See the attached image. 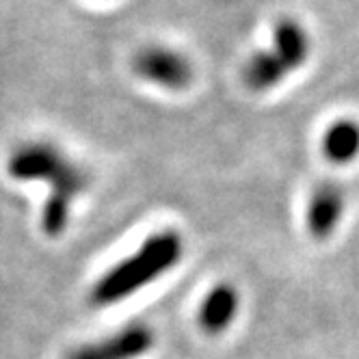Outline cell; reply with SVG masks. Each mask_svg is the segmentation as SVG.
<instances>
[{
  "mask_svg": "<svg viewBox=\"0 0 359 359\" xmlns=\"http://www.w3.org/2000/svg\"><path fill=\"white\" fill-rule=\"evenodd\" d=\"M325 158L336 167H346L359 158V121L353 117L333 119L320 139Z\"/></svg>",
  "mask_w": 359,
  "mask_h": 359,
  "instance_id": "8",
  "label": "cell"
},
{
  "mask_svg": "<svg viewBox=\"0 0 359 359\" xmlns=\"http://www.w3.org/2000/svg\"><path fill=\"white\" fill-rule=\"evenodd\" d=\"M9 173L20 182H43L50 187L41 212V229L50 238H59L69 223L72 203L87 184V171L50 141H31L20 145L9 158Z\"/></svg>",
  "mask_w": 359,
  "mask_h": 359,
  "instance_id": "1",
  "label": "cell"
},
{
  "mask_svg": "<svg viewBox=\"0 0 359 359\" xmlns=\"http://www.w3.org/2000/svg\"><path fill=\"white\" fill-rule=\"evenodd\" d=\"M271 53L279 59L290 76L307 65L314 53V39L310 29L294 18V15H281L273 22L271 31Z\"/></svg>",
  "mask_w": 359,
  "mask_h": 359,
  "instance_id": "5",
  "label": "cell"
},
{
  "mask_svg": "<svg viewBox=\"0 0 359 359\" xmlns=\"http://www.w3.org/2000/svg\"><path fill=\"white\" fill-rule=\"evenodd\" d=\"M346 210V193L333 180L318 184L307 203V229L314 241H329L342 223Z\"/></svg>",
  "mask_w": 359,
  "mask_h": 359,
  "instance_id": "6",
  "label": "cell"
},
{
  "mask_svg": "<svg viewBox=\"0 0 359 359\" xmlns=\"http://www.w3.org/2000/svg\"><path fill=\"white\" fill-rule=\"evenodd\" d=\"M156 336L145 323H130L102 340L76 346L65 359H141L154 348Z\"/></svg>",
  "mask_w": 359,
  "mask_h": 359,
  "instance_id": "4",
  "label": "cell"
},
{
  "mask_svg": "<svg viewBox=\"0 0 359 359\" xmlns=\"http://www.w3.org/2000/svg\"><path fill=\"white\" fill-rule=\"evenodd\" d=\"M102 3H107V0H102Z\"/></svg>",
  "mask_w": 359,
  "mask_h": 359,
  "instance_id": "10",
  "label": "cell"
},
{
  "mask_svg": "<svg viewBox=\"0 0 359 359\" xmlns=\"http://www.w3.org/2000/svg\"><path fill=\"white\" fill-rule=\"evenodd\" d=\"M290 79V72L279 63L271 48H260L251 53L243 65V83L251 93H269Z\"/></svg>",
  "mask_w": 359,
  "mask_h": 359,
  "instance_id": "9",
  "label": "cell"
},
{
  "mask_svg": "<svg viewBox=\"0 0 359 359\" xmlns=\"http://www.w3.org/2000/svg\"><path fill=\"white\" fill-rule=\"evenodd\" d=\"M182 255L184 243L175 229H163V232L151 234L133 255L111 266L95 281L89 301L97 307L117 305L173 271Z\"/></svg>",
  "mask_w": 359,
  "mask_h": 359,
  "instance_id": "2",
  "label": "cell"
},
{
  "mask_svg": "<svg viewBox=\"0 0 359 359\" xmlns=\"http://www.w3.org/2000/svg\"><path fill=\"white\" fill-rule=\"evenodd\" d=\"M238 310H241L238 290L232 284H217L203 297L199 305V314H197L199 327L206 333H210V336H217V333H223L234 323Z\"/></svg>",
  "mask_w": 359,
  "mask_h": 359,
  "instance_id": "7",
  "label": "cell"
},
{
  "mask_svg": "<svg viewBox=\"0 0 359 359\" xmlns=\"http://www.w3.org/2000/svg\"><path fill=\"white\" fill-rule=\"evenodd\" d=\"M133 72L139 81L169 93L191 89L197 76L193 59L167 43H147L139 48L133 57Z\"/></svg>",
  "mask_w": 359,
  "mask_h": 359,
  "instance_id": "3",
  "label": "cell"
}]
</instances>
